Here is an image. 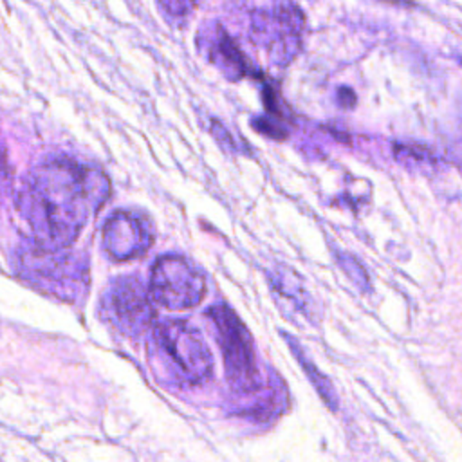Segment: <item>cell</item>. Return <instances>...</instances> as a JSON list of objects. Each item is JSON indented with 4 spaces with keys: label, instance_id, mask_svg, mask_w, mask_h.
I'll return each mask as SVG.
<instances>
[{
    "label": "cell",
    "instance_id": "1",
    "mask_svg": "<svg viewBox=\"0 0 462 462\" xmlns=\"http://www.w3.org/2000/svg\"><path fill=\"white\" fill-rule=\"evenodd\" d=\"M108 193L103 171L72 159H51L27 175L16 209L32 247L60 251L78 238Z\"/></svg>",
    "mask_w": 462,
    "mask_h": 462
},
{
    "label": "cell",
    "instance_id": "2",
    "mask_svg": "<svg viewBox=\"0 0 462 462\" xmlns=\"http://www.w3.org/2000/svg\"><path fill=\"white\" fill-rule=\"evenodd\" d=\"M152 352L173 377L188 384H199L211 375L213 356L202 334L184 319H166L153 327Z\"/></svg>",
    "mask_w": 462,
    "mask_h": 462
},
{
    "label": "cell",
    "instance_id": "3",
    "mask_svg": "<svg viewBox=\"0 0 462 462\" xmlns=\"http://www.w3.org/2000/svg\"><path fill=\"white\" fill-rule=\"evenodd\" d=\"M18 271L31 285L65 301H78L88 287V262L67 249L42 251L29 247L18 258Z\"/></svg>",
    "mask_w": 462,
    "mask_h": 462
},
{
    "label": "cell",
    "instance_id": "4",
    "mask_svg": "<svg viewBox=\"0 0 462 462\" xmlns=\"http://www.w3.org/2000/svg\"><path fill=\"white\" fill-rule=\"evenodd\" d=\"M208 316L224 357V368L233 390L249 393L260 386L254 343L238 314L226 303L209 307Z\"/></svg>",
    "mask_w": 462,
    "mask_h": 462
},
{
    "label": "cell",
    "instance_id": "5",
    "mask_svg": "<svg viewBox=\"0 0 462 462\" xmlns=\"http://www.w3.org/2000/svg\"><path fill=\"white\" fill-rule=\"evenodd\" d=\"M150 296L168 310H188L206 296V280L188 258L162 254L150 271Z\"/></svg>",
    "mask_w": 462,
    "mask_h": 462
},
{
    "label": "cell",
    "instance_id": "6",
    "mask_svg": "<svg viewBox=\"0 0 462 462\" xmlns=\"http://www.w3.org/2000/svg\"><path fill=\"white\" fill-rule=\"evenodd\" d=\"M303 13L294 4H273L251 14V38L276 63H289L301 47Z\"/></svg>",
    "mask_w": 462,
    "mask_h": 462
},
{
    "label": "cell",
    "instance_id": "7",
    "mask_svg": "<svg viewBox=\"0 0 462 462\" xmlns=\"http://www.w3.org/2000/svg\"><path fill=\"white\" fill-rule=\"evenodd\" d=\"M101 310L105 319L128 337L144 334L155 318L150 291L134 276H121L106 287Z\"/></svg>",
    "mask_w": 462,
    "mask_h": 462
},
{
    "label": "cell",
    "instance_id": "8",
    "mask_svg": "<svg viewBox=\"0 0 462 462\" xmlns=\"http://www.w3.org/2000/svg\"><path fill=\"white\" fill-rule=\"evenodd\" d=\"M155 231L152 220L132 209L114 211L103 224L101 244L105 253L116 260H134L144 254L153 244Z\"/></svg>",
    "mask_w": 462,
    "mask_h": 462
},
{
    "label": "cell",
    "instance_id": "9",
    "mask_svg": "<svg viewBox=\"0 0 462 462\" xmlns=\"http://www.w3.org/2000/svg\"><path fill=\"white\" fill-rule=\"evenodd\" d=\"M202 47L206 49L208 60L231 81L242 79L245 74H249L251 67L242 54L240 47L235 43V40L218 25L213 23L211 27L204 29L200 34Z\"/></svg>",
    "mask_w": 462,
    "mask_h": 462
},
{
    "label": "cell",
    "instance_id": "10",
    "mask_svg": "<svg viewBox=\"0 0 462 462\" xmlns=\"http://www.w3.org/2000/svg\"><path fill=\"white\" fill-rule=\"evenodd\" d=\"M280 334H282L283 339L287 341V345H289L292 356L296 357V361L300 363V366H301L303 372L307 374L309 381L312 383V386L316 388V392L319 393V397L325 401V404H327L330 410H336V408H337V397H336L334 386H332V383L328 381V377H327L325 374H321V372L318 370V366L307 357V354L303 352V348H301V345H300V341H298L296 337H292V336L287 334L285 330H282Z\"/></svg>",
    "mask_w": 462,
    "mask_h": 462
},
{
    "label": "cell",
    "instance_id": "11",
    "mask_svg": "<svg viewBox=\"0 0 462 462\" xmlns=\"http://www.w3.org/2000/svg\"><path fill=\"white\" fill-rule=\"evenodd\" d=\"M273 287L285 298H291L294 301V305H305L303 301H309V294L305 292V289L300 285V278L298 273L291 271L285 265H280L276 271H273L269 274Z\"/></svg>",
    "mask_w": 462,
    "mask_h": 462
},
{
    "label": "cell",
    "instance_id": "12",
    "mask_svg": "<svg viewBox=\"0 0 462 462\" xmlns=\"http://www.w3.org/2000/svg\"><path fill=\"white\" fill-rule=\"evenodd\" d=\"M336 258H337V265L343 269V273L354 282V285L359 287V291L366 292L370 291V280H368V274L366 271L363 269V265L348 253H336Z\"/></svg>",
    "mask_w": 462,
    "mask_h": 462
},
{
    "label": "cell",
    "instance_id": "13",
    "mask_svg": "<svg viewBox=\"0 0 462 462\" xmlns=\"http://www.w3.org/2000/svg\"><path fill=\"white\" fill-rule=\"evenodd\" d=\"M159 7L166 13V16L186 18L189 14V11L195 7V4H189V2H161Z\"/></svg>",
    "mask_w": 462,
    "mask_h": 462
},
{
    "label": "cell",
    "instance_id": "14",
    "mask_svg": "<svg viewBox=\"0 0 462 462\" xmlns=\"http://www.w3.org/2000/svg\"><path fill=\"white\" fill-rule=\"evenodd\" d=\"M7 177H9V173H7V159H5V153L0 148V186L5 182Z\"/></svg>",
    "mask_w": 462,
    "mask_h": 462
}]
</instances>
